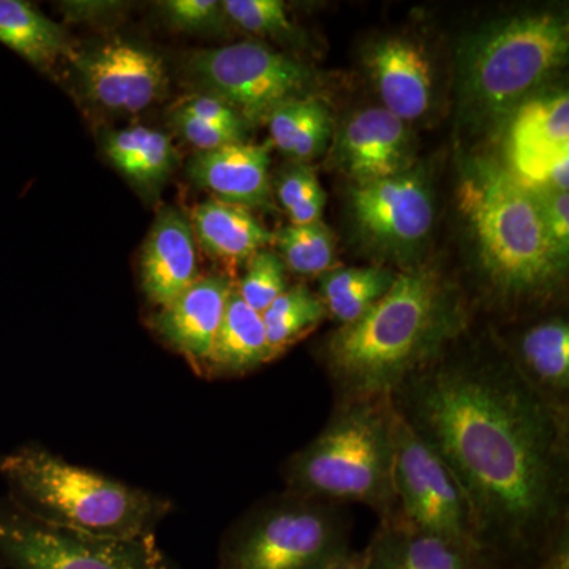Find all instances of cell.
<instances>
[{"instance_id": "obj_25", "label": "cell", "mask_w": 569, "mask_h": 569, "mask_svg": "<svg viewBox=\"0 0 569 569\" xmlns=\"http://www.w3.org/2000/svg\"><path fill=\"white\" fill-rule=\"evenodd\" d=\"M263 323L269 347L276 358L305 339L329 318L320 296L306 284H295L283 291L264 310Z\"/></svg>"}, {"instance_id": "obj_19", "label": "cell", "mask_w": 569, "mask_h": 569, "mask_svg": "<svg viewBox=\"0 0 569 569\" xmlns=\"http://www.w3.org/2000/svg\"><path fill=\"white\" fill-rule=\"evenodd\" d=\"M200 279L192 224L173 208L159 213L141 253V290L163 307Z\"/></svg>"}, {"instance_id": "obj_22", "label": "cell", "mask_w": 569, "mask_h": 569, "mask_svg": "<svg viewBox=\"0 0 569 569\" xmlns=\"http://www.w3.org/2000/svg\"><path fill=\"white\" fill-rule=\"evenodd\" d=\"M274 359L263 317L242 301L234 287L213 342L208 376L242 377Z\"/></svg>"}, {"instance_id": "obj_18", "label": "cell", "mask_w": 569, "mask_h": 569, "mask_svg": "<svg viewBox=\"0 0 569 569\" xmlns=\"http://www.w3.org/2000/svg\"><path fill=\"white\" fill-rule=\"evenodd\" d=\"M365 58L385 110L403 122L417 121L429 111L432 66L421 44L406 37H385L369 47Z\"/></svg>"}, {"instance_id": "obj_21", "label": "cell", "mask_w": 569, "mask_h": 569, "mask_svg": "<svg viewBox=\"0 0 569 569\" xmlns=\"http://www.w3.org/2000/svg\"><path fill=\"white\" fill-rule=\"evenodd\" d=\"M192 230L206 253L228 264L247 263L274 242V233L266 230L249 209L217 198L194 208Z\"/></svg>"}, {"instance_id": "obj_34", "label": "cell", "mask_w": 569, "mask_h": 569, "mask_svg": "<svg viewBox=\"0 0 569 569\" xmlns=\"http://www.w3.org/2000/svg\"><path fill=\"white\" fill-rule=\"evenodd\" d=\"M174 110L211 123V126L220 127V129L244 134V137L249 132V126L234 108L219 97L209 96V93L187 97L176 104Z\"/></svg>"}, {"instance_id": "obj_29", "label": "cell", "mask_w": 569, "mask_h": 569, "mask_svg": "<svg viewBox=\"0 0 569 569\" xmlns=\"http://www.w3.org/2000/svg\"><path fill=\"white\" fill-rule=\"evenodd\" d=\"M222 7L228 20L247 32L283 41L298 39V29L280 0H224Z\"/></svg>"}, {"instance_id": "obj_26", "label": "cell", "mask_w": 569, "mask_h": 569, "mask_svg": "<svg viewBox=\"0 0 569 569\" xmlns=\"http://www.w3.org/2000/svg\"><path fill=\"white\" fill-rule=\"evenodd\" d=\"M287 271L299 277H320L337 268L336 239L321 222L288 224L274 233V242Z\"/></svg>"}, {"instance_id": "obj_33", "label": "cell", "mask_w": 569, "mask_h": 569, "mask_svg": "<svg viewBox=\"0 0 569 569\" xmlns=\"http://www.w3.org/2000/svg\"><path fill=\"white\" fill-rule=\"evenodd\" d=\"M533 197L542 222L548 231L553 249L563 260L568 261L569 253V197L568 192L550 189L545 186H530L522 183Z\"/></svg>"}, {"instance_id": "obj_38", "label": "cell", "mask_w": 569, "mask_h": 569, "mask_svg": "<svg viewBox=\"0 0 569 569\" xmlns=\"http://www.w3.org/2000/svg\"><path fill=\"white\" fill-rule=\"evenodd\" d=\"M320 569H366L365 549H351L350 552L343 553L342 557Z\"/></svg>"}, {"instance_id": "obj_13", "label": "cell", "mask_w": 569, "mask_h": 569, "mask_svg": "<svg viewBox=\"0 0 569 569\" xmlns=\"http://www.w3.org/2000/svg\"><path fill=\"white\" fill-rule=\"evenodd\" d=\"M78 71L89 99L108 111H144L168 88L162 59L127 41H111L82 56Z\"/></svg>"}, {"instance_id": "obj_17", "label": "cell", "mask_w": 569, "mask_h": 569, "mask_svg": "<svg viewBox=\"0 0 569 569\" xmlns=\"http://www.w3.org/2000/svg\"><path fill=\"white\" fill-rule=\"evenodd\" d=\"M271 142L223 146L213 151L194 153L187 174L201 189L224 203L271 211Z\"/></svg>"}, {"instance_id": "obj_24", "label": "cell", "mask_w": 569, "mask_h": 569, "mask_svg": "<svg viewBox=\"0 0 569 569\" xmlns=\"http://www.w3.org/2000/svg\"><path fill=\"white\" fill-rule=\"evenodd\" d=\"M0 43L41 70L69 52L61 26L22 0H0Z\"/></svg>"}, {"instance_id": "obj_7", "label": "cell", "mask_w": 569, "mask_h": 569, "mask_svg": "<svg viewBox=\"0 0 569 569\" xmlns=\"http://www.w3.org/2000/svg\"><path fill=\"white\" fill-rule=\"evenodd\" d=\"M350 537L342 505L283 490L227 530L216 569H320L350 552Z\"/></svg>"}, {"instance_id": "obj_36", "label": "cell", "mask_w": 569, "mask_h": 569, "mask_svg": "<svg viewBox=\"0 0 569 569\" xmlns=\"http://www.w3.org/2000/svg\"><path fill=\"white\" fill-rule=\"evenodd\" d=\"M306 99L288 100V102L279 104L266 121L269 126V132H271V144H274L280 152L290 157L293 152L299 122H301L302 112H305Z\"/></svg>"}, {"instance_id": "obj_3", "label": "cell", "mask_w": 569, "mask_h": 569, "mask_svg": "<svg viewBox=\"0 0 569 569\" xmlns=\"http://www.w3.org/2000/svg\"><path fill=\"white\" fill-rule=\"evenodd\" d=\"M458 206L477 244L486 290L497 302H542L560 290L568 261L553 249L533 197L507 167L485 157L467 162Z\"/></svg>"}, {"instance_id": "obj_23", "label": "cell", "mask_w": 569, "mask_h": 569, "mask_svg": "<svg viewBox=\"0 0 569 569\" xmlns=\"http://www.w3.org/2000/svg\"><path fill=\"white\" fill-rule=\"evenodd\" d=\"M104 152L123 176L144 189L162 186L178 162L171 138L141 126L108 134Z\"/></svg>"}, {"instance_id": "obj_31", "label": "cell", "mask_w": 569, "mask_h": 569, "mask_svg": "<svg viewBox=\"0 0 569 569\" xmlns=\"http://www.w3.org/2000/svg\"><path fill=\"white\" fill-rule=\"evenodd\" d=\"M331 111L316 97H307L291 157L302 163L316 159L325 151L326 146L331 140Z\"/></svg>"}, {"instance_id": "obj_12", "label": "cell", "mask_w": 569, "mask_h": 569, "mask_svg": "<svg viewBox=\"0 0 569 569\" xmlns=\"http://www.w3.org/2000/svg\"><path fill=\"white\" fill-rule=\"evenodd\" d=\"M509 118L508 170L522 183L568 192V92L529 97Z\"/></svg>"}, {"instance_id": "obj_27", "label": "cell", "mask_w": 569, "mask_h": 569, "mask_svg": "<svg viewBox=\"0 0 569 569\" xmlns=\"http://www.w3.org/2000/svg\"><path fill=\"white\" fill-rule=\"evenodd\" d=\"M276 197L290 217V224L321 222L326 192L309 164L298 162L284 168L276 181Z\"/></svg>"}, {"instance_id": "obj_10", "label": "cell", "mask_w": 569, "mask_h": 569, "mask_svg": "<svg viewBox=\"0 0 569 569\" xmlns=\"http://www.w3.org/2000/svg\"><path fill=\"white\" fill-rule=\"evenodd\" d=\"M396 516L408 526L482 548L473 512L447 463L396 411ZM486 550V549H485ZM488 552V550H486Z\"/></svg>"}, {"instance_id": "obj_16", "label": "cell", "mask_w": 569, "mask_h": 569, "mask_svg": "<svg viewBox=\"0 0 569 569\" xmlns=\"http://www.w3.org/2000/svg\"><path fill=\"white\" fill-rule=\"evenodd\" d=\"M366 569H505L485 549L426 533L391 516L365 548Z\"/></svg>"}, {"instance_id": "obj_37", "label": "cell", "mask_w": 569, "mask_h": 569, "mask_svg": "<svg viewBox=\"0 0 569 569\" xmlns=\"http://www.w3.org/2000/svg\"><path fill=\"white\" fill-rule=\"evenodd\" d=\"M527 569H569L568 530L561 533L559 539L542 553V557H539V559Z\"/></svg>"}, {"instance_id": "obj_14", "label": "cell", "mask_w": 569, "mask_h": 569, "mask_svg": "<svg viewBox=\"0 0 569 569\" xmlns=\"http://www.w3.org/2000/svg\"><path fill=\"white\" fill-rule=\"evenodd\" d=\"M332 160L355 186L406 173L413 168L410 132L385 108H367L337 134Z\"/></svg>"}, {"instance_id": "obj_5", "label": "cell", "mask_w": 569, "mask_h": 569, "mask_svg": "<svg viewBox=\"0 0 569 569\" xmlns=\"http://www.w3.org/2000/svg\"><path fill=\"white\" fill-rule=\"evenodd\" d=\"M10 500L33 519L92 537L134 538L156 533L171 501L74 466L48 449L18 448L0 458Z\"/></svg>"}, {"instance_id": "obj_15", "label": "cell", "mask_w": 569, "mask_h": 569, "mask_svg": "<svg viewBox=\"0 0 569 569\" xmlns=\"http://www.w3.org/2000/svg\"><path fill=\"white\" fill-rule=\"evenodd\" d=\"M234 284L227 276L200 277L149 320L157 336L208 376L213 342Z\"/></svg>"}, {"instance_id": "obj_9", "label": "cell", "mask_w": 569, "mask_h": 569, "mask_svg": "<svg viewBox=\"0 0 569 569\" xmlns=\"http://www.w3.org/2000/svg\"><path fill=\"white\" fill-rule=\"evenodd\" d=\"M187 70L209 96L234 108L247 126L268 121L279 104L310 97L318 84L310 67L253 41L193 52Z\"/></svg>"}, {"instance_id": "obj_4", "label": "cell", "mask_w": 569, "mask_h": 569, "mask_svg": "<svg viewBox=\"0 0 569 569\" xmlns=\"http://www.w3.org/2000/svg\"><path fill=\"white\" fill-rule=\"evenodd\" d=\"M396 417L391 396L336 400L320 433L283 463L284 490L391 518Z\"/></svg>"}, {"instance_id": "obj_2", "label": "cell", "mask_w": 569, "mask_h": 569, "mask_svg": "<svg viewBox=\"0 0 569 569\" xmlns=\"http://www.w3.org/2000/svg\"><path fill=\"white\" fill-rule=\"evenodd\" d=\"M470 326L462 290L433 266L397 272L387 295L318 348L336 400L391 396Z\"/></svg>"}, {"instance_id": "obj_30", "label": "cell", "mask_w": 569, "mask_h": 569, "mask_svg": "<svg viewBox=\"0 0 569 569\" xmlns=\"http://www.w3.org/2000/svg\"><path fill=\"white\" fill-rule=\"evenodd\" d=\"M160 7L167 21L181 31L220 33L227 28V14L217 0H168Z\"/></svg>"}, {"instance_id": "obj_20", "label": "cell", "mask_w": 569, "mask_h": 569, "mask_svg": "<svg viewBox=\"0 0 569 569\" xmlns=\"http://www.w3.org/2000/svg\"><path fill=\"white\" fill-rule=\"evenodd\" d=\"M520 376L553 406L569 410V325L553 316L535 321L505 350Z\"/></svg>"}, {"instance_id": "obj_32", "label": "cell", "mask_w": 569, "mask_h": 569, "mask_svg": "<svg viewBox=\"0 0 569 569\" xmlns=\"http://www.w3.org/2000/svg\"><path fill=\"white\" fill-rule=\"evenodd\" d=\"M397 272L381 266L380 272L370 282L356 288L355 291L326 302L328 316L339 326L350 325L365 316L377 301H380L395 283Z\"/></svg>"}, {"instance_id": "obj_1", "label": "cell", "mask_w": 569, "mask_h": 569, "mask_svg": "<svg viewBox=\"0 0 569 569\" xmlns=\"http://www.w3.org/2000/svg\"><path fill=\"white\" fill-rule=\"evenodd\" d=\"M459 339L408 377L392 406L447 463L482 548L505 569H527L568 530L569 410L505 350L462 351Z\"/></svg>"}, {"instance_id": "obj_8", "label": "cell", "mask_w": 569, "mask_h": 569, "mask_svg": "<svg viewBox=\"0 0 569 569\" xmlns=\"http://www.w3.org/2000/svg\"><path fill=\"white\" fill-rule=\"evenodd\" d=\"M0 565L10 569H174L156 533L92 537L48 526L0 500Z\"/></svg>"}, {"instance_id": "obj_28", "label": "cell", "mask_w": 569, "mask_h": 569, "mask_svg": "<svg viewBox=\"0 0 569 569\" xmlns=\"http://www.w3.org/2000/svg\"><path fill=\"white\" fill-rule=\"evenodd\" d=\"M246 274L236 290L254 312L263 316L272 302L290 288L288 271L282 258L263 249L246 263Z\"/></svg>"}, {"instance_id": "obj_11", "label": "cell", "mask_w": 569, "mask_h": 569, "mask_svg": "<svg viewBox=\"0 0 569 569\" xmlns=\"http://www.w3.org/2000/svg\"><path fill=\"white\" fill-rule=\"evenodd\" d=\"M351 211L359 234L373 252L417 268L433 224V197L422 168L361 183L351 189Z\"/></svg>"}, {"instance_id": "obj_6", "label": "cell", "mask_w": 569, "mask_h": 569, "mask_svg": "<svg viewBox=\"0 0 569 569\" xmlns=\"http://www.w3.org/2000/svg\"><path fill=\"white\" fill-rule=\"evenodd\" d=\"M568 52V22L559 14H520L486 26L460 47L463 107L475 121H503L567 63Z\"/></svg>"}, {"instance_id": "obj_35", "label": "cell", "mask_w": 569, "mask_h": 569, "mask_svg": "<svg viewBox=\"0 0 569 569\" xmlns=\"http://www.w3.org/2000/svg\"><path fill=\"white\" fill-rule=\"evenodd\" d=\"M171 126L176 132L181 134L183 140L198 149V152L213 151V149L223 148V146L238 144L246 142L244 134L230 132V130L220 129L211 123L200 121L192 116L182 114L173 110L171 112Z\"/></svg>"}]
</instances>
